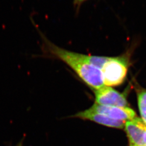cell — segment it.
Here are the masks:
<instances>
[{
  "mask_svg": "<svg viewBox=\"0 0 146 146\" xmlns=\"http://www.w3.org/2000/svg\"><path fill=\"white\" fill-rule=\"evenodd\" d=\"M31 21L41 40V48L42 54L34 55V57L50 58L62 61L73 69L86 84L95 90L104 86L101 70L89 63L88 55L72 52L58 47L46 36L32 18Z\"/></svg>",
  "mask_w": 146,
  "mask_h": 146,
  "instance_id": "obj_1",
  "label": "cell"
},
{
  "mask_svg": "<svg viewBox=\"0 0 146 146\" xmlns=\"http://www.w3.org/2000/svg\"><path fill=\"white\" fill-rule=\"evenodd\" d=\"M135 45L133 44L120 55L108 57L100 69L104 86L111 87L120 85L125 81Z\"/></svg>",
  "mask_w": 146,
  "mask_h": 146,
  "instance_id": "obj_2",
  "label": "cell"
},
{
  "mask_svg": "<svg viewBox=\"0 0 146 146\" xmlns=\"http://www.w3.org/2000/svg\"><path fill=\"white\" fill-rule=\"evenodd\" d=\"M95 103L97 104L121 107H128L125 96L111 87L104 86L95 90Z\"/></svg>",
  "mask_w": 146,
  "mask_h": 146,
  "instance_id": "obj_3",
  "label": "cell"
},
{
  "mask_svg": "<svg viewBox=\"0 0 146 146\" xmlns=\"http://www.w3.org/2000/svg\"><path fill=\"white\" fill-rule=\"evenodd\" d=\"M89 110L111 119L125 122L134 120L137 117L135 112L129 107H121L104 106L95 103Z\"/></svg>",
  "mask_w": 146,
  "mask_h": 146,
  "instance_id": "obj_4",
  "label": "cell"
},
{
  "mask_svg": "<svg viewBox=\"0 0 146 146\" xmlns=\"http://www.w3.org/2000/svg\"><path fill=\"white\" fill-rule=\"evenodd\" d=\"M125 128L130 146H145L143 137L146 131V122L137 117L134 120L126 121Z\"/></svg>",
  "mask_w": 146,
  "mask_h": 146,
  "instance_id": "obj_5",
  "label": "cell"
},
{
  "mask_svg": "<svg viewBox=\"0 0 146 146\" xmlns=\"http://www.w3.org/2000/svg\"><path fill=\"white\" fill-rule=\"evenodd\" d=\"M74 117L84 120H90L96 123L111 128L123 129L125 126V121L111 119L100 113L92 111L89 109L78 113Z\"/></svg>",
  "mask_w": 146,
  "mask_h": 146,
  "instance_id": "obj_6",
  "label": "cell"
},
{
  "mask_svg": "<svg viewBox=\"0 0 146 146\" xmlns=\"http://www.w3.org/2000/svg\"><path fill=\"white\" fill-rule=\"evenodd\" d=\"M138 106L142 120L146 119V89H141L137 91Z\"/></svg>",
  "mask_w": 146,
  "mask_h": 146,
  "instance_id": "obj_7",
  "label": "cell"
},
{
  "mask_svg": "<svg viewBox=\"0 0 146 146\" xmlns=\"http://www.w3.org/2000/svg\"><path fill=\"white\" fill-rule=\"evenodd\" d=\"M87 0H74L73 1V5L74 7L76 8L77 11H79L81 5L84 3V2L87 1Z\"/></svg>",
  "mask_w": 146,
  "mask_h": 146,
  "instance_id": "obj_8",
  "label": "cell"
},
{
  "mask_svg": "<svg viewBox=\"0 0 146 146\" xmlns=\"http://www.w3.org/2000/svg\"><path fill=\"white\" fill-rule=\"evenodd\" d=\"M24 140H25V137H23L20 141H19L15 146H24ZM9 146H11L9 145Z\"/></svg>",
  "mask_w": 146,
  "mask_h": 146,
  "instance_id": "obj_9",
  "label": "cell"
},
{
  "mask_svg": "<svg viewBox=\"0 0 146 146\" xmlns=\"http://www.w3.org/2000/svg\"><path fill=\"white\" fill-rule=\"evenodd\" d=\"M143 121H145V122H146V119H145V120H143Z\"/></svg>",
  "mask_w": 146,
  "mask_h": 146,
  "instance_id": "obj_10",
  "label": "cell"
}]
</instances>
